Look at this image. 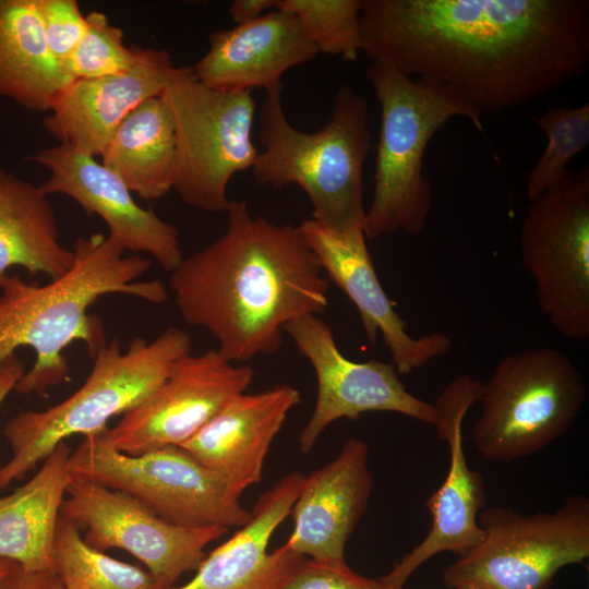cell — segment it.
<instances>
[{"label":"cell","instance_id":"cell-1","mask_svg":"<svg viewBox=\"0 0 589 589\" xmlns=\"http://www.w3.org/2000/svg\"><path fill=\"white\" fill-rule=\"evenodd\" d=\"M361 51L448 86L483 115L589 68L588 0H362Z\"/></svg>","mask_w":589,"mask_h":589},{"label":"cell","instance_id":"cell-2","mask_svg":"<svg viewBox=\"0 0 589 589\" xmlns=\"http://www.w3.org/2000/svg\"><path fill=\"white\" fill-rule=\"evenodd\" d=\"M226 213V231L183 257L168 285L184 323L239 363L276 353L291 321L323 314L329 284L298 226L254 215L245 201Z\"/></svg>","mask_w":589,"mask_h":589},{"label":"cell","instance_id":"cell-3","mask_svg":"<svg viewBox=\"0 0 589 589\" xmlns=\"http://www.w3.org/2000/svg\"><path fill=\"white\" fill-rule=\"evenodd\" d=\"M74 261L62 276L47 284L27 283L8 274L0 286V365L20 347H29L36 359L14 390L45 394L68 378L63 350L83 341L92 358L106 344L101 322L88 308L107 294H128L160 304L168 299L158 279L137 280L151 261L137 254L124 255V248L111 236L94 233L77 238Z\"/></svg>","mask_w":589,"mask_h":589},{"label":"cell","instance_id":"cell-4","mask_svg":"<svg viewBox=\"0 0 589 589\" xmlns=\"http://www.w3.org/2000/svg\"><path fill=\"white\" fill-rule=\"evenodd\" d=\"M281 92V83L265 88L254 181L274 189L298 185L313 206L312 218L330 229H364L362 171L372 148L366 99L340 85L328 121L309 133L289 122Z\"/></svg>","mask_w":589,"mask_h":589},{"label":"cell","instance_id":"cell-5","mask_svg":"<svg viewBox=\"0 0 589 589\" xmlns=\"http://www.w3.org/2000/svg\"><path fill=\"white\" fill-rule=\"evenodd\" d=\"M365 76L381 108L374 188L365 209L368 239L399 230L419 235L432 207V188L423 175L431 139L454 117L468 119L483 132L481 115L448 86L371 62Z\"/></svg>","mask_w":589,"mask_h":589},{"label":"cell","instance_id":"cell-6","mask_svg":"<svg viewBox=\"0 0 589 589\" xmlns=\"http://www.w3.org/2000/svg\"><path fill=\"white\" fill-rule=\"evenodd\" d=\"M191 350L190 335L175 326L151 342L133 339L125 351L118 337L106 342L71 396L45 410L20 411L5 423L3 435L12 457L0 467V490L23 479L65 438L100 432L110 418L145 401Z\"/></svg>","mask_w":589,"mask_h":589},{"label":"cell","instance_id":"cell-7","mask_svg":"<svg viewBox=\"0 0 589 589\" xmlns=\"http://www.w3.org/2000/svg\"><path fill=\"white\" fill-rule=\"evenodd\" d=\"M585 401L584 378L563 351L542 347L508 353L482 383L474 446L489 461L531 456L570 429Z\"/></svg>","mask_w":589,"mask_h":589},{"label":"cell","instance_id":"cell-8","mask_svg":"<svg viewBox=\"0 0 589 589\" xmlns=\"http://www.w3.org/2000/svg\"><path fill=\"white\" fill-rule=\"evenodd\" d=\"M160 96L176 132L172 190L190 206L226 212L229 181L252 169L260 153L252 141V93L208 87L195 77L192 65H183L177 67Z\"/></svg>","mask_w":589,"mask_h":589},{"label":"cell","instance_id":"cell-9","mask_svg":"<svg viewBox=\"0 0 589 589\" xmlns=\"http://www.w3.org/2000/svg\"><path fill=\"white\" fill-rule=\"evenodd\" d=\"M481 541L443 572L450 589H550L560 569L589 557V500L569 496L555 512L482 509Z\"/></svg>","mask_w":589,"mask_h":589},{"label":"cell","instance_id":"cell-10","mask_svg":"<svg viewBox=\"0 0 589 589\" xmlns=\"http://www.w3.org/2000/svg\"><path fill=\"white\" fill-rule=\"evenodd\" d=\"M72 476L125 492L163 520L183 528H240L250 518L240 496L181 446L131 456L117 450L104 430L86 435L70 455Z\"/></svg>","mask_w":589,"mask_h":589},{"label":"cell","instance_id":"cell-11","mask_svg":"<svg viewBox=\"0 0 589 589\" xmlns=\"http://www.w3.org/2000/svg\"><path fill=\"white\" fill-rule=\"evenodd\" d=\"M524 269L539 309L564 338H589V170H567L530 200L520 225Z\"/></svg>","mask_w":589,"mask_h":589},{"label":"cell","instance_id":"cell-12","mask_svg":"<svg viewBox=\"0 0 589 589\" xmlns=\"http://www.w3.org/2000/svg\"><path fill=\"white\" fill-rule=\"evenodd\" d=\"M60 515L85 529L94 549H121L139 561L159 589H170L205 558V548L221 538L224 527L183 528L171 525L134 496L71 474Z\"/></svg>","mask_w":589,"mask_h":589},{"label":"cell","instance_id":"cell-13","mask_svg":"<svg viewBox=\"0 0 589 589\" xmlns=\"http://www.w3.org/2000/svg\"><path fill=\"white\" fill-rule=\"evenodd\" d=\"M284 332L309 360L317 381L315 407L299 436L302 453H310L336 420H354L365 412H396L434 425V405L412 395L392 362L348 359L340 352L330 326L317 315L291 321Z\"/></svg>","mask_w":589,"mask_h":589},{"label":"cell","instance_id":"cell-14","mask_svg":"<svg viewBox=\"0 0 589 589\" xmlns=\"http://www.w3.org/2000/svg\"><path fill=\"white\" fill-rule=\"evenodd\" d=\"M253 378L250 365L233 363L217 349L187 353L145 401L104 430L105 436L117 450L131 456L181 446L227 402L245 393Z\"/></svg>","mask_w":589,"mask_h":589},{"label":"cell","instance_id":"cell-15","mask_svg":"<svg viewBox=\"0 0 589 589\" xmlns=\"http://www.w3.org/2000/svg\"><path fill=\"white\" fill-rule=\"evenodd\" d=\"M482 383L459 375L441 392L434 407L437 438L447 443L449 464L441 486L426 500L432 525L426 537L384 575L395 588L404 589L410 576L428 560L442 552L457 555L477 545L483 530L478 516L486 502L483 478L469 468L462 443V423L480 400Z\"/></svg>","mask_w":589,"mask_h":589},{"label":"cell","instance_id":"cell-16","mask_svg":"<svg viewBox=\"0 0 589 589\" xmlns=\"http://www.w3.org/2000/svg\"><path fill=\"white\" fill-rule=\"evenodd\" d=\"M315 253L323 272L357 308L364 335L372 347L378 334L388 348L398 374L407 375L452 349V339L440 332L412 337L378 280L363 229H330L305 218L298 226Z\"/></svg>","mask_w":589,"mask_h":589},{"label":"cell","instance_id":"cell-17","mask_svg":"<svg viewBox=\"0 0 589 589\" xmlns=\"http://www.w3.org/2000/svg\"><path fill=\"white\" fill-rule=\"evenodd\" d=\"M27 159L49 170L40 185L47 195L64 194L87 215L100 217L124 250L148 253L167 272L184 257L178 229L154 209L141 207L120 177L94 156L59 143Z\"/></svg>","mask_w":589,"mask_h":589},{"label":"cell","instance_id":"cell-18","mask_svg":"<svg viewBox=\"0 0 589 589\" xmlns=\"http://www.w3.org/2000/svg\"><path fill=\"white\" fill-rule=\"evenodd\" d=\"M177 67L165 49L136 46L124 72L72 81L44 119L45 130L61 144L97 156L137 106L160 96Z\"/></svg>","mask_w":589,"mask_h":589},{"label":"cell","instance_id":"cell-19","mask_svg":"<svg viewBox=\"0 0 589 589\" xmlns=\"http://www.w3.org/2000/svg\"><path fill=\"white\" fill-rule=\"evenodd\" d=\"M369 454L363 440L349 438L333 460L304 476L290 510L293 530L285 543L291 550L317 562L345 561L372 491Z\"/></svg>","mask_w":589,"mask_h":589},{"label":"cell","instance_id":"cell-20","mask_svg":"<svg viewBox=\"0 0 589 589\" xmlns=\"http://www.w3.org/2000/svg\"><path fill=\"white\" fill-rule=\"evenodd\" d=\"M304 474L291 471L260 495L249 520L212 551L187 584L170 589H280L306 558L271 538L290 515Z\"/></svg>","mask_w":589,"mask_h":589},{"label":"cell","instance_id":"cell-21","mask_svg":"<svg viewBox=\"0 0 589 589\" xmlns=\"http://www.w3.org/2000/svg\"><path fill=\"white\" fill-rule=\"evenodd\" d=\"M299 402V390L288 384L242 393L181 447L241 496L262 481L272 443Z\"/></svg>","mask_w":589,"mask_h":589},{"label":"cell","instance_id":"cell-22","mask_svg":"<svg viewBox=\"0 0 589 589\" xmlns=\"http://www.w3.org/2000/svg\"><path fill=\"white\" fill-rule=\"evenodd\" d=\"M207 52L192 65L204 85L226 92H252L281 83L290 69L320 52L290 12L271 10L254 21L208 36Z\"/></svg>","mask_w":589,"mask_h":589},{"label":"cell","instance_id":"cell-23","mask_svg":"<svg viewBox=\"0 0 589 589\" xmlns=\"http://www.w3.org/2000/svg\"><path fill=\"white\" fill-rule=\"evenodd\" d=\"M70 455L65 442L59 443L25 484L0 497V558L55 573L53 542L71 478Z\"/></svg>","mask_w":589,"mask_h":589},{"label":"cell","instance_id":"cell-24","mask_svg":"<svg viewBox=\"0 0 589 589\" xmlns=\"http://www.w3.org/2000/svg\"><path fill=\"white\" fill-rule=\"evenodd\" d=\"M72 81L49 50L37 0H0V96L50 111Z\"/></svg>","mask_w":589,"mask_h":589},{"label":"cell","instance_id":"cell-25","mask_svg":"<svg viewBox=\"0 0 589 589\" xmlns=\"http://www.w3.org/2000/svg\"><path fill=\"white\" fill-rule=\"evenodd\" d=\"M40 185L0 169V286L13 267L56 279L73 264L59 241L58 224Z\"/></svg>","mask_w":589,"mask_h":589},{"label":"cell","instance_id":"cell-26","mask_svg":"<svg viewBox=\"0 0 589 589\" xmlns=\"http://www.w3.org/2000/svg\"><path fill=\"white\" fill-rule=\"evenodd\" d=\"M100 157L141 199L156 201L172 190L176 132L164 98H149L130 112Z\"/></svg>","mask_w":589,"mask_h":589},{"label":"cell","instance_id":"cell-27","mask_svg":"<svg viewBox=\"0 0 589 589\" xmlns=\"http://www.w3.org/2000/svg\"><path fill=\"white\" fill-rule=\"evenodd\" d=\"M53 572L64 589H159L146 569L88 545L80 529L61 515L53 542Z\"/></svg>","mask_w":589,"mask_h":589},{"label":"cell","instance_id":"cell-28","mask_svg":"<svg viewBox=\"0 0 589 589\" xmlns=\"http://www.w3.org/2000/svg\"><path fill=\"white\" fill-rule=\"evenodd\" d=\"M545 134L546 146L526 180L527 197L532 200L553 185L568 163L589 143V103L578 107H548L543 115H531Z\"/></svg>","mask_w":589,"mask_h":589},{"label":"cell","instance_id":"cell-29","mask_svg":"<svg viewBox=\"0 0 589 589\" xmlns=\"http://www.w3.org/2000/svg\"><path fill=\"white\" fill-rule=\"evenodd\" d=\"M362 0H275V9L293 14L318 52L344 61L361 52Z\"/></svg>","mask_w":589,"mask_h":589},{"label":"cell","instance_id":"cell-30","mask_svg":"<svg viewBox=\"0 0 589 589\" xmlns=\"http://www.w3.org/2000/svg\"><path fill=\"white\" fill-rule=\"evenodd\" d=\"M135 58L136 46L123 44L122 29L112 25L106 14L91 11L85 34L63 67L73 80L95 79L127 71Z\"/></svg>","mask_w":589,"mask_h":589},{"label":"cell","instance_id":"cell-31","mask_svg":"<svg viewBox=\"0 0 589 589\" xmlns=\"http://www.w3.org/2000/svg\"><path fill=\"white\" fill-rule=\"evenodd\" d=\"M44 34L52 56L63 62L86 31V15L76 0H37Z\"/></svg>","mask_w":589,"mask_h":589},{"label":"cell","instance_id":"cell-32","mask_svg":"<svg viewBox=\"0 0 589 589\" xmlns=\"http://www.w3.org/2000/svg\"><path fill=\"white\" fill-rule=\"evenodd\" d=\"M280 589H395L384 576L375 579L353 572L346 561L305 558Z\"/></svg>","mask_w":589,"mask_h":589},{"label":"cell","instance_id":"cell-33","mask_svg":"<svg viewBox=\"0 0 589 589\" xmlns=\"http://www.w3.org/2000/svg\"><path fill=\"white\" fill-rule=\"evenodd\" d=\"M0 589H64L52 572L24 569L15 563L10 573L0 581Z\"/></svg>","mask_w":589,"mask_h":589},{"label":"cell","instance_id":"cell-34","mask_svg":"<svg viewBox=\"0 0 589 589\" xmlns=\"http://www.w3.org/2000/svg\"><path fill=\"white\" fill-rule=\"evenodd\" d=\"M275 8V0H235L229 5V15L237 24H245Z\"/></svg>","mask_w":589,"mask_h":589},{"label":"cell","instance_id":"cell-35","mask_svg":"<svg viewBox=\"0 0 589 589\" xmlns=\"http://www.w3.org/2000/svg\"><path fill=\"white\" fill-rule=\"evenodd\" d=\"M24 372V363L15 354L8 358L0 365V407L8 395L14 390L16 383Z\"/></svg>","mask_w":589,"mask_h":589},{"label":"cell","instance_id":"cell-36","mask_svg":"<svg viewBox=\"0 0 589 589\" xmlns=\"http://www.w3.org/2000/svg\"><path fill=\"white\" fill-rule=\"evenodd\" d=\"M15 562L8 558H0V581L10 573Z\"/></svg>","mask_w":589,"mask_h":589},{"label":"cell","instance_id":"cell-37","mask_svg":"<svg viewBox=\"0 0 589 589\" xmlns=\"http://www.w3.org/2000/svg\"><path fill=\"white\" fill-rule=\"evenodd\" d=\"M465 589H482V588H479V587H468V588H465Z\"/></svg>","mask_w":589,"mask_h":589}]
</instances>
